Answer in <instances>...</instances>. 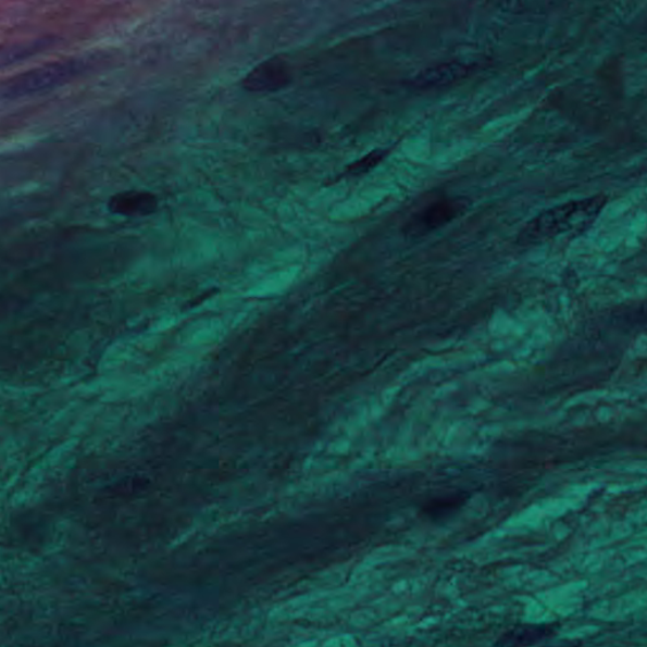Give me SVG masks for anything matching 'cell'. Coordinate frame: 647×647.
Listing matches in <instances>:
<instances>
[{"label": "cell", "instance_id": "obj_1", "mask_svg": "<svg viewBox=\"0 0 647 647\" xmlns=\"http://www.w3.org/2000/svg\"><path fill=\"white\" fill-rule=\"evenodd\" d=\"M606 195L564 202V204L545 210L520 231L519 245L542 244L560 234L587 228L594 223L607 206Z\"/></svg>", "mask_w": 647, "mask_h": 647}, {"label": "cell", "instance_id": "obj_2", "mask_svg": "<svg viewBox=\"0 0 647 647\" xmlns=\"http://www.w3.org/2000/svg\"><path fill=\"white\" fill-rule=\"evenodd\" d=\"M90 60L73 57L46 62L0 80V101H14L50 91L87 74Z\"/></svg>", "mask_w": 647, "mask_h": 647}, {"label": "cell", "instance_id": "obj_3", "mask_svg": "<svg viewBox=\"0 0 647 647\" xmlns=\"http://www.w3.org/2000/svg\"><path fill=\"white\" fill-rule=\"evenodd\" d=\"M470 207L465 198H443L432 204L420 209L403 224L402 233L409 238H421L435 231L446 227L447 224L464 214Z\"/></svg>", "mask_w": 647, "mask_h": 647}, {"label": "cell", "instance_id": "obj_4", "mask_svg": "<svg viewBox=\"0 0 647 647\" xmlns=\"http://www.w3.org/2000/svg\"><path fill=\"white\" fill-rule=\"evenodd\" d=\"M294 79L291 66L281 57L261 62L241 80V88L252 94H272L284 90Z\"/></svg>", "mask_w": 647, "mask_h": 647}, {"label": "cell", "instance_id": "obj_5", "mask_svg": "<svg viewBox=\"0 0 647 647\" xmlns=\"http://www.w3.org/2000/svg\"><path fill=\"white\" fill-rule=\"evenodd\" d=\"M475 62L450 61L423 70L410 80V87L419 90H432L450 87L466 79L475 70Z\"/></svg>", "mask_w": 647, "mask_h": 647}, {"label": "cell", "instance_id": "obj_6", "mask_svg": "<svg viewBox=\"0 0 647 647\" xmlns=\"http://www.w3.org/2000/svg\"><path fill=\"white\" fill-rule=\"evenodd\" d=\"M159 198L153 192L129 190L113 195L108 210L114 215L126 217L151 216L159 210Z\"/></svg>", "mask_w": 647, "mask_h": 647}, {"label": "cell", "instance_id": "obj_7", "mask_svg": "<svg viewBox=\"0 0 647 647\" xmlns=\"http://www.w3.org/2000/svg\"><path fill=\"white\" fill-rule=\"evenodd\" d=\"M60 42V37L53 35L38 36L28 40L13 41L0 45V70L20 64L45 53Z\"/></svg>", "mask_w": 647, "mask_h": 647}, {"label": "cell", "instance_id": "obj_8", "mask_svg": "<svg viewBox=\"0 0 647 647\" xmlns=\"http://www.w3.org/2000/svg\"><path fill=\"white\" fill-rule=\"evenodd\" d=\"M558 630L557 623L514 626L498 637L493 647H533L550 640Z\"/></svg>", "mask_w": 647, "mask_h": 647}, {"label": "cell", "instance_id": "obj_9", "mask_svg": "<svg viewBox=\"0 0 647 647\" xmlns=\"http://www.w3.org/2000/svg\"><path fill=\"white\" fill-rule=\"evenodd\" d=\"M224 334V324L220 319H202L191 324L183 334L187 347H204L220 340Z\"/></svg>", "mask_w": 647, "mask_h": 647}, {"label": "cell", "instance_id": "obj_10", "mask_svg": "<svg viewBox=\"0 0 647 647\" xmlns=\"http://www.w3.org/2000/svg\"><path fill=\"white\" fill-rule=\"evenodd\" d=\"M464 502L465 497L462 495L444 496L427 502L423 511L428 519L439 521L451 517Z\"/></svg>", "mask_w": 647, "mask_h": 647}, {"label": "cell", "instance_id": "obj_11", "mask_svg": "<svg viewBox=\"0 0 647 647\" xmlns=\"http://www.w3.org/2000/svg\"><path fill=\"white\" fill-rule=\"evenodd\" d=\"M389 154L388 150H384V148H378V150H373L368 154H364L362 159L350 163L343 171V174L338 178L343 177H361L363 175H368L371 173L372 170L376 169L384 162Z\"/></svg>", "mask_w": 647, "mask_h": 647}, {"label": "cell", "instance_id": "obj_12", "mask_svg": "<svg viewBox=\"0 0 647 647\" xmlns=\"http://www.w3.org/2000/svg\"><path fill=\"white\" fill-rule=\"evenodd\" d=\"M580 645H581L580 642H564V643L551 645V646H544V647H578Z\"/></svg>", "mask_w": 647, "mask_h": 647}]
</instances>
